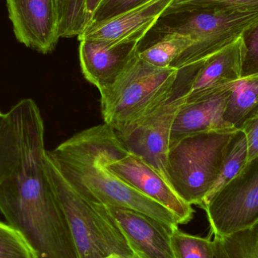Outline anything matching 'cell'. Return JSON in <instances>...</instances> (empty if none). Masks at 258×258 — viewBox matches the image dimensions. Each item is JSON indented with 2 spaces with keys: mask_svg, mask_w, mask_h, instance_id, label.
<instances>
[{
  "mask_svg": "<svg viewBox=\"0 0 258 258\" xmlns=\"http://www.w3.org/2000/svg\"><path fill=\"white\" fill-rule=\"evenodd\" d=\"M124 148L114 129L104 123L76 134L47 153L71 187L87 201L136 211L168 227H179L171 211L107 168L109 161Z\"/></svg>",
  "mask_w": 258,
  "mask_h": 258,
  "instance_id": "1",
  "label": "cell"
},
{
  "mask_svg": "<svg viewBox=\"0 0 258 258\" xmlns=\"http://www.w3.org/2000/svg\"><path fill=\"white\" fill-rule=\"evenodd\" d=\"M236 130L209 131L170 138L168 181L185 203L203 206L219 177Z\"/></svg>",
  "mask_w": 258,
  "mask_h": 258,
  "instance_id": "2",
  "label": "cell"
},
{
  "mask_svg": "<svg viewBox=\"0 0 258 258\" xmlns=\"http://www.w3.org/2000/svg\"><path fill=\"white\" fill-rule=\"evenodd\" d=\"M45 168L57 202L71 229L79 258H104L119 254L138 258L104 205L90 203L66 181L46 151Z\"/></svg>",
  "mask_w": 258,
  "mask_h": 258,
  "instance_id": "3",
  "label": "cell"
},
{
  "mask_svg": "<svg viewBox=\"0 0 258 258\" xmlns=\"http://www.w3.org/2000/svg\"><path fill=\"white\" fill-rule=\"evenodd\" d=\"M204 60L177 69L165 95L135 122L116 132L128 151L142 158L168 183L167 156L171 128Z\"/></svg>",
  "mask_w": 258,
  "mask_h": 258,
  "instance_id": "4",
  "label": "cell"
},
{
  "mask_svg": "<svg viewBox=\"0 0 258 258\" xmlns=\"http://www.w3.org/2000/svg\"><path fill=\"white\" fill-rule=\"evenodd\" d=\"M156 30L178 32L192 39V45L173 63L171 68L201 61L239 39L242 32L258 20V11L223 7L186 9L162 17Z\"/></svg>",
  "mask_w": 258,
  "mask_h": 258,
  "instance_id": "5",
  "label": "cell"
},
{
  "mask_svg": "<svg viewBox=\"0 0 258 258\" xmlns=\"http://www.w3.org/2000/svg\"><path fill=\"white\" fill-rule=\"evenodd\" d=\"M177 74L175 68H159L137 56L119 78L101 93L104 123L122 130L142 116L165 95Z\"/></svg>",
  "mask_w": 258,
  "mask_h": 258,
  "instance_id": "6",
  "label": "cell"
},
{
  "mask_svg": "<svg viewBox=\"0 0 258 258\" xmlns=\"http://www.w3.org/2000/svg\"><path fill=\"white\" fill-rule=\"evenodd\" d=\"M211 233L223 238L251 227L258 221V155L230 182L201 206Z\"/></svg>",
  "mask_w": 258,
  "mask_h": 258,
  "instance_id": "7",
  "label": "cell"
},
{
  "mask_svg": "<svg viewBox=\"0 0 258 258\" xmlns=\"http://www.w3.org/2000/svg\"><path fill=\"white\" fill-rule=\"evenodd\" d=\"M107 166L131 186L171 211L178 218L180 225L188 224L194 218L192 206L181 200L150 164L126 148L116 153Z\"/></svg>",
  "mask_w": 258,
  "mask_h": 258,
  "instance_id": "8",
  "label": "cell"
},
{
  "mask_svg": "<svg viewBox=\"0 0 258 258\" xmlns=\"http://www.w3.org/2000/svg\"><path fill=\"white\" fill-rule=\"evenodd\" d=\"M174 0H150L128 11L88 26L77 37L110 45L141 43Z\"/></svg>",
  "mask_w": 258,
  "mask_h": 258,
  "instance_id": "9",
  "label": "cell"
},
{
  "mask_svg": "<svg viewBox=\"0 0 258 258\" xmlns=\"http://www.w3.org/2000/svg\"><path fill=\"white\" fill-rule=\"evenodd\" d=\"M9 18L18 42L42 54L58 42V21L54 0H7Z\"/></svg>",
  "mask_w": 258,
  "mask_h": 258,
  "instance_id": "10",
  "label": "cell"
},
{
  "mask_svg": "<svg viewBox=\"0 0 258 258\" xmlns=\"http://www.w3.org/2000/svg\"><path fill=\"white\" fill-rule=\"evenodd\" d=\"M105 206L137 257L176 258L171 242L174 227L136 211Z\"/></svg>",
  "mask_w": 258,
  "mask_h": 258,
  "instance_id": "11",
  "label": "cell"
},
{
  "mask_svg": "<svg viewBox=\"0 0 258 258\" xmlns=\"http://www.w3.org/2000/svg\"><path fill=\"white\" fill-rule=\"evenodd\" d=\"M139 45L81 39L79 56L83 76L101 92L111 86L138 56Z\"/></svg>",
  "mask_w": 258,
  "mask_h": 258,
  "instance_id": "12",
  "label": "cell"
},
{
  "mask_svg": "<svg viewBox=\"0 0 258 258\" xmlns=\"http://www.w3.org/2000/svg\"><path fill=\"white\" fill-rule=\"evenodd\" d=\"M241 80L240 37L205 59L186 101L213 96L231 89Z\"/></svg>",
  "mask_w": 258,
  "mask_h": 258,
  "instance_id": "13",
  "label": "cell"
},
{
  "mask_svg": "<svg viewBox=\"0 0 258 258\" xmlns=\"http://www.w3.org/2000/svg\"><path fill=\"white\" fill-rule=\"evenodd\" d=\"M231 89L208 98L185 100L174 119L170 138L198 132L235 128L224 119Z\"/></svg>",
  "mask_w": 258,
  "mask_h": 258,
  "instance_id": "14",
  "label": "cell"
},
{
  "mask_svg": "<svg viewBox=\"0 0 258 258\" xmlns=\"http://www.w3.org/2000/svg\"><path fill=\"white\" fill-rule=\"evenodd\" d=\"M160 33L162 36L157 41L143 49L138 48V56L141 60L156 68H171L194 42L189 36L178 32Z\"/></svg>",
  "mask_w": 258,
  "mask_h": 258,
  "instance_id": "15",
  "label": "cell"
},
{
  "mask_svg": "<svg viewBox=\"0 0 258 258\" xmlns=\"http://www.w3.org/2000/svg\"><path fill=\"white\" fill-rule=\"evenodd\" d=\"M258 105V76L241 79L230 89L224 119L236 129L243 124L245 117Z\"/></svg>",
  "mask_w": 258,
  "mask_h": 258,
  "instance_id": "16",
  "label": "cell"
},
{
  "mask_svg": "<svg viewBox=\"0 0 258 258\" xmlns=\"http://www.w3.org/2000/svg\"><path fill=\"white\" fill-rule=\"evenodd\" d=\"M248 162V150L246 137L242 129H236L229 144L221 174L207 199L233 180L243 169Z\"/></svg>",
  "mask_w": 258,
  "mask_h": 258,
  "instance_id": "17",
  "label": "cell"
},
{
  "mask_svg": "<svg viewBox=\"0 0 258 258\" xmlns=\"http://www.w3.org/2000/svg\"><path fill=\"white\" fill-rule=\"evenodd\" d=\"M210 233L207 237L184 233L178 227L171 230V242L176 258H216L215 243Z\"/></svg>",
  "mask_w": 258,
  "mask_h": 258,
  "instance_id": "18",
  "label": "cell"
},
{
  "mask_svg": "<svg viewBox=\"0 0 258 258\" xmlns=\"http://www.w3.org/2000/svg\"><path fill=\"white\" fill-rule=\"evenodd\" d=\"M16 132L9 113L0 114V183L16 168L18 162Z\"/></svg>",
  "mask_w": 258,
  "mask_h": 258,
  "instance_id": "19",
  "label": "cell"
},
{
  "mask_svg": "<svg viewBox=\"0 0 258 258\" xmlns=\"http://www.w3.org/2000/svg\"><path fill=\"white\" fill-rule=\"evenodd\" d=\"M219 239L228 258H258V221L245 230Z\"/></svg>",
  "mask_w": 258,
  "mask_h": 258,
  "instance_id": "20",
  "label": "cell"
},
{
  "mask_svg": "<svg viewBox=\"0 0 258 258\" xmlns=\"http://www.w3.org/2000/svg\"><path fill=\"white\" fill-rule=\"evenodd\" d=\"M0 258H38L24 236L8 223L0 221Z\"/></svg>",
  "mask_w": 258,
  "mask_h": 258,
  "instance_id": "21",
  "label": "cell"
},
{
  "mask_svg": "<svg viewBox=\"0 0 258 258\" xmlns=\"http://www.w3.org/2000/svg\"><path fill=\"white\" fill-rule=\"evenodd\" d=\"M88 26L86 0H66L59 24V37L78 36Z\"/></svg>",
  "mask_w": 258,
  "mask_h": 258,
  "instance_id": "22",
  "label": "cell"
},
{
  "mask_svg": "<svg viewBox=\"0 0 258 258\" xmlns=\"http://www.w3.org/2000/svg\"><path fill=\"white\" fill-rule=\"evenodd\" d=\"M241 79L258 76V20L240 36Z\"/></svg>",
  "mask_w": 258,
  "mask_h": 258,
  "instance_id": "23",
  "label": "cell"
},
{
  "mask_svg": "<svg viewBox=\"0 0 258 258\" xmlns=\"http://www.w3.org/2000/svg\"><path fill=\"white\" fill-rule=\"evenodd\" d=\"M201 7H223L258 11V0H174L165 11L163 16L186 9Z\"/></svg>",
  "mask_w": 258,
  "mask_h": 258,
  "instance_id": "24",
  "label": "cell"
},
{
  "mask_svg": "<svg viewBox=\"0 0 258 258\" xmlns=\"http://www.w3.org/2000/svg\"><path fill=\"white\" fill-rule=\"evenodd\" d=\"M150 0H102L94 12L91 24L112 18Z\"/></svg>",
  "mask_w": 258,
  "mask_h": 258,
  "instance_id": "25",
  "label": "cell"
},
{
  "mask_svg": "<svg viewBox=\"0 0 258 258\" xmlns=\"http://www.w3.org/2000/svg\"><path fill=\"white\" fill-rule=\"evenodd\" d=\"M239 129L246 137L248 144V161L258 155V117L247 119Z\"/></svg>",
  "mask_w": 258,
  "mask_h": 258,
  "instance_id": "26",
  "label": "cell"
},
{
  "mask_svg": "<svg viewBox=\"0 0 258 258\" xmlns=\"http://www.w3.org/2000/svg\"><path fill=\"white\" fill-rule=\"evenodd\" d=\"M102 0H86V13L89 20V25L94 12Z\"/></svg>",
  "mask_w": 258,
  "mask_h": 258,
  "instance_id": "27",
  "label": "cell"
},
{
  "mask_svg": "<svg viewBox=\"0 0 258 258\" xmlns=\"http://www.w3.org/2000/svg\"><path fill=\"white\" fill-rule=\"evenodd\" d=\"M214 243H215V257L216 258H228L222 243L219 238L213 236Z\"/></svg>",
  "mask_w": 258,
  "mask_h": 258,
  "instance_id": "28",
  "label": "cell"
},
{
  "mask_svg": "<svg viewBox=\"0 0 258 258\" xmlns=\"http://www.w3.org/2000/svg\"><path fill=\"white\" fill-rule=\"evenodd\" d=\"M65 1L66 0H54V6H55L56 13H57V21L60 24V20H61L62 15H63V7H64Z\"/></svg>",
  "mask_w": 258,
  "mask_h": 258,
  "instance_id": "29",
  "label": "cell"
},
{
  "mask_svg": "<svg viewBox=\"0 0 258 258\" xmlns=\"http://www.w3.org/2000/svg\"><path fill=\"white\" fill-rule=\"evenodd\" d=\"M255 117H258V105L256 106V107H254V109H252V110H251V111H250V113H248V115H247L246 117H245V121H244V122H245V121L247 120V119H252V118Z\"/></svg>",
  "mask_w": 258,
  "mask_h": 258,
  "instance_id": "30",
  "label": "cell"
},
{
  "mask_svg": "<svg viewBox=\"0 0 258 258\" xmlns=\"http://www.w3.org/2000/svg\"><path fill=\"white\" fill-rule=\"evenodd\" d=\"M104 258H127L119 254H112Z\"/></svg>",
  "mask_w": 258,
  "mask_h": 258,
  "instance_id": "31",
  "label": "cell"
},
{
  "mask_svg": "<svg viewBox=\"0 0 258 258\" xmlns=\"http://www.w3.org/2000/svg\"><path fill=\"white\" fill-rule=\"evenodd\" d=\"M1 113H2L1 112H0V114H1Z\"/></svg>",
  "mask_w": 258,
  "mask_h": 258,
  "instance_id": "32",
  "label": "cell"
}]
</instances>
